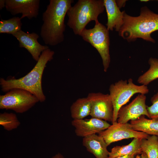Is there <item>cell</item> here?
Segmentation results:
<instances>
[{"mask_svg":"<svg viewBox=\"0 0 158 158\" xmlns=\"http://www.w3.org/2000/svg\"><path fill=\"white\" fill-rule=\"evenodd\" d=\"M73 0H50L43 13L40 35L46 45L55 46L64 40L65 18Z\"/></svg>","mask_w":158,"mask_h":158,"instance_id":"1","label":"cell"},{"mask_svg":"<svg viewBox=\"0 0 158 158\" xmlns=\"http://www.w3.org/2000/svg\"><path fill=\"white\" fill-rule=\"evenodd\" d=\"M54 51L49 48L42 53L38 61L32 69L24 76L18 79L13 78L0 79L1 90L7 92L14 88H21L27 90L35 95L39 102L46 99L42 87V78L47 63L53 58Z\"/></svg>","mask_w":158,"mask_h":158,"instance_id":"2","label":"cell"},{"mask_svg":"<svg viewBox=\"0 0 158 158\" xmlns=\"http://www.w3.org/2000/svg\"><path fill=\"white\" fill-rule=\"evenodd\" d=\"M158 30V14L144 6L141 9L140 15L137 17L131 16L125 12L123 23L119 35L128 41L141 38L147 41L154 43L151 33Z\"/></svg>","mask_w":158,"mask_h":158,"instance_id":"3","label":"cell"},{"mask_svg":"<svg viewBox=\"0 0 158 158\" xmlns=\"http://www.w3.org/2000/svg\"><path fill=\"white\" fill-rule=\"evenodd\" d=\"M105 8L103 0H79L68 10L67 25L75 35H80L87 24L98 21Z\"/></svg>","mask_w":158,"mask_h":158,"instance_id":"4","label":"cell"},{"mask_svg":"<svg viewBox=\"0 0 158 158\" xmlns=\"http://www.w3.org/2000/svg\"><path fill=\"white\" fill-rule=\"evenodd\" d=\"M109 90L113 107L112 123L117 121L120 109L129 102L133 95L138 93L145 95L149 92L147 86L135 85L131 78L128 80H121L111 84Z\"/></svg>","mask_w":158,"mask_h":158,"instance_id":"5","label":"cell"},{"mask_svg":"<svg viewBox=\"0 0 158 158\" xmlns=\"http://www.w3.org/2000/svg\"><path fill=\"white\" fill-rule=\"evenodd\" d=\"M109 31L107 28L97 21L95 22L93 28H85L80 35L84 41L90 43L98 51L102 58L105 72L107 71L110 62Z\"/></svg>","mask_w":158,"mask_h":158,"instance_id":"6","label":"cell"},{"mask_svg":"<svg viewBox=\"0 0 158 158\" xmlns=\"http://www.w3.org/2000/svg\"><path fill=\"white\" fill-rule=\"evenodd\" d=\"M38 102L36 97L30 92L21 88H14L0 95V109L21 114L28 111Z\"/></svg>","mask_w":158,"mask_h":158,"instance_id":"7","label":"cell"},{"mask_svg":"<svg viewBox=\"0 0 158 158\" xmlns=\"http://www.w3.org/2000/svg\"><path fill=\"white\" fill-rule=\"evenodd\" d=\"M98 134L104 139L108 146L123 139L132 138L142 139L146 138L149 136L143 132L134 130L129 123H122L117 121Z\"/></svg>","mask_w":158,"mask_h":158,"instance_id":"8","label":"cell"},{"mask_svg":"<svg viewBox=\"0 0 158 158\" xmlns=\"http://www.w3.org/2000/svg\"><path fill=\"white\" fill-rule=\"evenodd\" d=\"M87 97L90 102V115L92 117L112 123L113 107L109 94L92 92L89 93Z\"/></svg>","mask_w":158,"mask_h":158,"instance_id":"9","label":"cell"},{"mask_svg":"<svg viewBox=\"0 0 158 158\" xmlns=\"http://www.w3.org/2000/svg\"><path fill=\"white\" fill-rule=\"evenodd\" d=\"M145 95L140 94L128 104L122 107L119 109L117 121L124 123L134 120L141 116L149 118L146 104Z\"/></svg>","mask_w":158,"mask_h":158,"instance_id":"10","label":"cell"},{"mask_svg":"<svg viewBox=\"0 0 158 158\" xmlns=\"http://www.w3.org/2000/svg\"><path fill=\"white\" fill-rule=\"evenodd\" d=\"M39 0H5L6 10L12 15L20 13L21 19L37 18L39 13Z\"/></svg>","mask_w":158,"mask_h":158,"instance_id":"11","label":"cell"},{"mask_svg":"<svg viewBox=\"0 0 158 158\" xmlns=\"http://www.w3.org/2000/svg\"><path fill=\"white\" fill-rule=\"evenodd\" d=\"M71 124L75 128L76 135L83 138L98 133L111 125L107 121L95 117L88 119H73Z\"/></svg>","mask_w":158,"mask_h":158,"instance_id":"12","label":"cell"},{"mask_svg":"<svg viewBox=\"0 0 158 158\" xmlns=\"http://www.w3.org/2000/svg\"><path fill=\"white\" fill-rule=\"evenodd\" d=\"M13 35L18 40L19 47L25 49L37 62L42 53L49 48L47 45H42L38 42L39 36L35 32H26L21 30Z\"/></svg>","mask_w":158,"mask_h":158,"instance_id":"13","label":"cell"},{"mask_svg":"<svg viewBox=\"0 0 158 158\" xmlns=\"http://www.w3.org/2000/svg\"><path fill=\"white\" fill-rule=\"evenodd\" d=\"M83 145L88 151L93 154L96 158H107L109 152L108 146L101 136L94 134L84 137Z\"/></svg>","mask_w":158,"mask_h":158,"instance_id":"14","label":"cell"},{"mask_svg":"<svg viewBox=\"0 0 158 158\" xmlns=\"http://www.w3.org/2000/svg\"><path fill=\"white\" fill-rule=\"evenodd\" d=\"M103 1L107 15V28L111 31L115 28L116 31L118 32L123 23L125 11L121 12L120 11L116 0H104Z\"/></svg>","mask_w":158,"mask_h":158,"instance_id":"15","label":"cell"},{"mask_svg":"<svg viewBox=\"0 0 158 158\" xmlns=\"http://www.w3.org/2000/svg\"><path fill=\"white\" fill-rule=\"evenodd\" d=\"M141 139L134 138L128 144L114 147L109 152V157H115L140 154L142 152L141 147Z\"/></svg>","mask_w":158,"mask_h":158,"instance_id":"16","label":"cell"},{"mask_svg":"<svg viewBox=\"0 0 158 158\" xmlns=\"http://www.w3.org/2000/svg\"><path fill=\"white\" fill-rule=\"evenodd\" d=\"M141 116L130 121V124L134 130L143 132L148 135L158 136V120L145 118Z\"/></svg>","mask_w":158,"mask_h":158,"instance_id":"17","label":"cell"},{"mask_svg":"<svg viewBox=\"0 0 158 158\" xmlns=\"http://www.w3.org/2000/svg\"><path fill=\"white\" fill-rule=\"evenodd\" d=\"M70 111L73 119H83L90 115L91 104L89 99L87 97L78 99L72 104Z\"/></svg>","mask_w":158,"mask_h":158,"instance_id":"18","label":"cell"},{"mask_svg":"<svg viewBox=\"0 0 158 158\" xmlns=\"http://www.w3.org/2000/svg\"><path fill=\"white\" fill-rule=\"evenodd\" d=\"M141 148L147 158H158V136L149 135L141 140Z\"/></svg>","mask_w":158,"mask_h":158,"instance_id":"19","label":"cell"},{"mask_svg":"<svg viewBox=\"0 0 158 158\" xmlns=\"http://www.w3.org/2000/svg\"><path fill=\"white\" fill-rule=\"evenodd\" d=\"M148 63L150 66L149 68L140 75L137 81L138 83L146 86L158 78V59L150 58Z\"/></svg>","mask_w":158,"mask_h":158,"instance_id":"20","label":"cell"},{"mask_svg":"<svg viewBox=\"0 0 158 158\" xmlns=\"http://www.w3.org/2000/svg\"><path fill=\"white\" fill-rule=\"evenodd\" d=\"M22 23L20 18L14 17L7 20L1 19L0 21V33L12 35L21 30Z\"/></svg>","mask_w":158,"mask_h":158,"instance_id":"21","label":"cell"},{"mask_svg":"<svg viewBox=\"0 0 158 158\" xmlns=\"http://www.w3.org/2000/svg\"><path fill=\"white\" fill-rule=\"evenodd\" d=\"M20 124L16 115L13 113L4 112L0 114V125L7 131L18 128Z\"/></svg>","mask_w":158,"mask_h":158,"instance_id":"22","label":"cell"},{"mask_svg":"<svg viewBox=\"0 0 158 158\" xmlns=\"http://www.w3.org/2000/svg\"><path fill=\"white\" fill-rule=\"evenodd\" d=\"M150 100L151 105L147 106L149 118L158 120V92L152 97Z\"/></svg>","mask_w":158,"mask_h":158,"instance_id":"23","label":"cell"},{"mask_svg":"<svg viewBox=\"0 0 158 158\" xmlns=\"http://www.w3.org/2000/svg\"><path fill=\"white\" fill-rule=\"evenodd\" d=\"M126 1L124 0H116V4L119 8L124 6Z\"/></svg>","mask_w":158,"mask_h":158,"instance_id":"24","label":"cell"},{"mask_svg":"<svg viewBox=\"0 0 158 158\" xmlns=\"http://www.w3.org/2000/svg\"><path fill=\"white\" fill-rule=\"evenodd\" d=\"M135 158H147V157L146 154L142 152L140 155H137Z\"/></svg>","mask_w":158,"mask_h":158,"instance_id":"25","label":"cell"},{"mask_svg":"<svg viewBox=\"0 0 158 158\" xmlns=\"http://www.w3.org/2000/svg\"><path fill=\"white\" fill-rule=\"evenodd\" d=\"M135 155H128L124 156L118 157H108L107 158H135Z\"/></svg>","mask_w":158,"mask_h":158,"instance_id":"26","label":"cell"},{"mask_svg":"<svg viewBox=\"0 0 158 158\" xmlns=\"http://www.w3.org/2000/svg\"><path fill=\"white\" fill-rule=\"evenodd\" d=\"M5 0H0V10H2L4 7H5Z\"/></svg>","mask_w":158,"mask_h":158,"instance_id":"27","label":"cell"},{"mask_svg":"<svg viewBox=\"0 0 158 158\" xmlns=\"http://www.w3.org/2000/svg\"><path fill=\"white\" fill-rule=\"evenodd\" d=\"M51 158H64L63 155L59 153H58L53 156Z\"/></svg>","mask_w":158,"mask_h":158,"instance_id":"28","label":"cell"},{"mask_svg":"<svg viewBox=\"0 0 158 158\" xmlns=\"http://www.w3.org/2000/svg\"><path fill=\"white\" fill-rule=\"evenodd\" d=\"M149 1V0H140V1H142V2H147V1Z\"/></svg>","mask_w":158,"mask_h":158,"instance_id":"29","label":"cell"},{"mask_svg":"<svg viewBox=\"0 0 158 158\" xmlns=\"http://www.w3.org/2000/svg\"></svg>","mask_w":158,"mask_h":158,"instance_id":"30","label":"cell"}]
</instances>
